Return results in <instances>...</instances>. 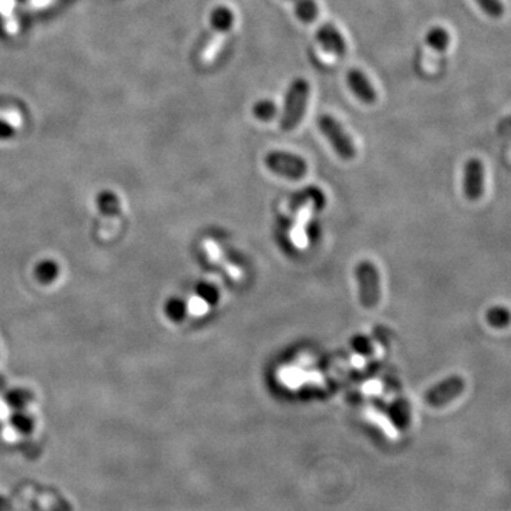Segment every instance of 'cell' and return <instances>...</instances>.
Listing matches in <instances>:
<instances>
[{
    "label": "cell",
    "mask_w": 511,
    "mask_h": 511,
    "mask_svg": "<svg viewBox=\"0 0 511 511\" xmlns=\"http://www.w3.org/2000/svg\"><path fill=\"white\" fill-rule=\"evenodd\" d=\"M486 321L493 328H507L511 324V311L503 306H494L487 310Z\"/></svg>",
    "instance_id": "cell-13"
},
{
    "label": "cell",
    "mask_w": 511,
    "mask_h": 511,
    "mask_svg": "<svg viewBox=\"0 0 511 511\" xmlns=\"http://www.w3.org/2000/svg\"><path fill=\"white\" fill-rule=\"evenodd\" d=\"M253 115L260 121H272L277 115V105L272 100H260L253 105Z\"/></svg>",
    "instance_id": "cell-14"
},
{
    "label": "cell",
    "mask_w": 511,
    "mask_h": 511,
    "mask_svg": "<svg viewBox=\"0 0 511 511\" xmlns=\"http://www.w3.org/2000/svg\"><path fill=\"white\" fill-rule=\"evenodd\" d=\"M463 390H465V379L459 375H453L446 378L444 381L439 382L432 389H429L425 395V401L428 405L433 408H440L447 405L449 402H452L459 395H462Z\"/></svg>",
    "instance_id": "cell-6"
},
{
    "label": "cell",
    "mask_w": 511,
    "mask_h": 511,
    "mask_svg": "<svg viewBox=\"0 0 511 511\" xmlns=\"http://www.w3.org/2000/svg\"><path fill=\"white\" fill-rule=\"evenodd\" d=\"M463 191H465V196L471 202H476L483 196L485 166H483V162L477 158H470L465 164Z\"/></svg>",
    "instance_id": "cell-7"
},
{
    "label": "cell",
    "mask_w": 511,
    "mask_h": 511,
    "mask_svg": "<svg viewBox=\"0 0 511 511\" xmlns=\"http://www.w3.org/2000/svg\"><path fill=\"white\" fill-rule=\"evenodd\" d=\"M267 168L288 179H302L307 173V162L295 154L286 151H272L264 158Z\"/></svg>",
    "instance_id": "cell-5"
},
{
    "label": "cell",
    "mask_w": 511,
    "mask_h": 511,
    "mask_svg": "<svg viewBox=\"0 0 511 511\" xmlns=\"http://www.w3.org/2000/svg\"><path fill=\"white\" fill-rule=\"evenodd\" d=\"M207 248H209V252H210V254H212L219 263H222L227 270H229V272L234 276V277H239L240 276V272H237V270L236 268H233L229 263H226L225 261V259L222 257V253L219 252V248L215 245V243H212V242H207Z\"/></svg>",
    "instance_id": "cell-16"
},
{
    "label": "cell",
    "mask_w": 511,
    "mask_h": 511,
    "mask_svg": "<svg viewBox=\"0 0 511 511\" xmlns=\"http://www.w3.org/2000/svg\"><path fill=\"white\" fill-rule=\"evenodd\" d=\"M234 20L236 16L233 10L226 5L216 6L212 10V13H210V33L212 35H210L209 40L206 42V47L202 50L200 54L202 63L207 64L215 58L222 42L226 39V36L233 28Z\"/></svg>",
    "instance_id": "cell-2"
},
{
    "label": "cell",
    "mask_w": 511,
    "mask_h": 511,
    "mask_svg": "<svg viewBox=\"0 0 511 511\" xmlns=\"http://www.w3.org/2000/svg\"><path fill=\"white\" fill-rule=\"evenodd\" d=\"M347 83L352 94L364 104H375L378 100L376 89L371 84L368 76L359 69H351L347 73Z\"/></svg>",
    "instance_id": "cell-9"
},
{
    "label": "cell",
    "mask_w": 511,
    "mask_h": 511,
    "mask_svg": "<svg viewBox=\"0 0 511 511\" xmlns=\"http://www.w3.org/2000/svg\"><path fill=\"white\" fill-rule=\"evenodd\" d=\"M55 0H27V8L33 10H40L51 6Z\"/></svg>",
    "instance_id": "cell-17"
},
{
    "label": "cell",
    "mask_w": 511,
    "mask_h": 511,
    "mask_svg": "<svg viewBox=\"0 0 511 511\" xmlns=\"http://www.w3.org/2000/svg\"><path fill=\"white\" fill-rule=\"evenodd\" d=\"M309 98H310V83L303 77L294 78L287 89L284 100V108L280 121V128L283 131L290 132L302 123V119L306 114Z\"/></svg>",
    "instance_id": "cell-1"
},
{
    "label": "cell",
    "mask_w": 511,
    "mask_h": 511,
    "mask_svg": "<svg viewBox=\"0 0 511 511\" xmlns=\"http://www.w3.org/2000/svg\"><path fill=\"white\" fill-rule=\"evenodd\" d=\"M0 17L3 20L6 33L15 36L19 30V23L15 16V0H0Z\"/></svg>",
    "instance_id": "cell-12"
},
{
    "label": "cell",
    "mask_w": 511,
    "mask_h": 511,
    "mask_svg": "<svg viewBox=\"0 0 511 511\" xmlns=\"http://www.w3.org/2000/svg\"><path fill=\"white\" fill-rule=\"evenodd\" d=\"M356 280L359 284V300L365 309H374L381 300V282L378 268L370 260L356 266Z\"/></svg>",
    "instance_id": "cell-4"
},
{
    "label": "cell",
    "mask_w": 511,
    "mask_h": 511,
    "mask_svg": "<svg viewBox=\"0 0 511 511\" xmlns=\"http://www.w3.org/2000/svg\"><path fill=\"white\" fill-rule=\"evenodd\" d=\"M294 5L297 17L304 23H314L320 16V8L315 0H290Z\"/></svg>",
    "instance_id": "cell-11"
},
{
    "label": "cell",
    "mask_w": 511,
    "mask_h": 511,
    "mask_svg": "<svg viewBox=\"0 0 511 511\" xmlns=\"http://www.w3.org/2000/svg\"><path fill=\"white\" fill-rule=\"evenodd\" d=\"M318 128L322 135L333 145L334 151L345 161L354 159L356 155V148L348 132L337 119L328 114L318 116Z\"/></svg>",
    "instance_id": "cell-3"
},
{
    "label": "cell",
    "mask_w": 511,
    "mask_h": 511,
    "mask_svg": "<svg viewBox=\"0 0 511 511\" xmlns=\"http://www.w3.org/2000/svg\"><path fill=\"white\" fill-rule=\"evenodd\" d=\"M320 46L329 54L343 57L347 53V42L340 30L333 23H322L315 35Z\"/></svg>",
    "instance_id": "cell-8"
},
{
    "label": "cell",
    "mask_w": 511,
    "mask_h": 511,
    "mask_svg": "<svg viewBox=\"0 0 511 511\" xmlns=\"http://www.w3.org/2000/svg\"><path fill=\"white\" fill-rule=\"evenodd\" d=\"M476 2L492 19H501L504 16L505 8L501 0H476Z\"/></svg>",
    "instance_id": "cell-15"
},
{
    "label": "cell",
    "mask_w": 511,
    "mask_h": 511,
    "mask_svg": "<svg viewBox=\"0 0 511 511\" xmlns=\"http://www.w3.org/2000/svg\"><path fill=\"white\" fill-rule=\"evenodd\" d=\"M449 44H450V35L447 30L442 26L432 27L426 35V49H428V55H429L426 58L432 60V63L436 62L439 55L446 53V50L449 49Z\"/></svg>",
    "instance_id": "cell-10"
},
{
    "label": "cell",
    "mask_w": 511,
    "mask_h": 511,
    "mask_svg": "<svg viewBox=\"0 0 511 511\" xmlns=\"http://www.w3.org/2000/svg\"><path fill=\"white\" fill-rule=\"evenodd\" d=\"M497 131L500 134H510L511 132V114L508 116H505L504 119H501V121L499 123Z\"/></svg>",
    "instance_id": "cell-18"
}]
</instances>
